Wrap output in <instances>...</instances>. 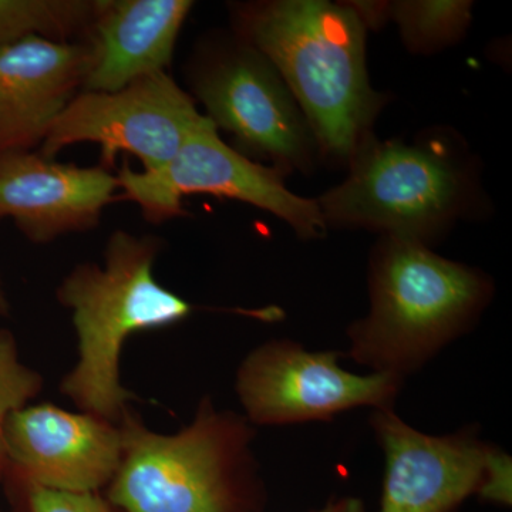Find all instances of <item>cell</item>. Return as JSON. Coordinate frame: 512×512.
Returning <instances> with one entry per match:
<instances>
[{"instance_id": "obj_16", "label": "cell", "mask_w": 512, "mask_h": 512, "mask_svg": "<svg viewBox=\"0 0 512 512\" xmlns=\"http://www.w3.org/2000/svg\"><path fill=\"white\" fill-rule=\"evenodd\" d=\"M470 0H390V22L413 55H433L457 45L473 22Z\"/></svg>"}, {"instance_id": "obj_5", "label": "cell", "mask_w": 512, "mask_h": 512, "mask_svg": "<svg viewBox=\"0 0 512 512\" xmlns=\"http://www.w3.org/2000/svg\"><path fill=\"white\" fill-rule=\"evenodd\" d=\"M120 466L104 494L124 512H262L265 483L244 414L202 397L174 434L148 429L133 409L117 424Z\"/></svg>"}, {"instance_id": "obj_20", "label": "cell", "mask_w": 512, "mask_h": 512, "mask_svg": "<svg viewBox=\"0 0 512 512\" xmlns=\"http://www.w3.org/2000/svg\"><path fill=\"white\" fill-rule=\"evenodd\" d=\"M316 512H366L362 500L355 497L339 498Z\"/></svg>"}, {"instance_id": "obj_4", "label": "cell", "mask_w": 512, "mask_h": 512, "mask_svg": "<svg viewBox=\"0 0 512 512\" xmlns=\"http://www.w3.org/2000/svg\"><path fill=\"white\" fill-rule=\"evenodd\" d=\"M346 168L348 177L316 198L328 228H362L431 248L485 211L477 158L448 128L412 141L372 137Z\"/></svg>"}, {"instance_id": "obj_18", "label": "cell", "mask_w": 512, "mask_h": 512, "mask_svg": "<svg viewBox=\"0 0 512 512\" xmlns=\"http://www.w3.org/2000/svg\"><path fill=\"white\" fill-rule=\"evenodd\" d=\"M10 478V501L15 512H124L104 493H72L49 490Z\"/></svg>"}, {"instance_id": "obj_2", "label": "cell", "mask_w": 512, "mask_h": 512, "mask_svg": "<svg viewBox=\"0 0 512 512\" xmlns=\"http://www.w3.org/2000/svg\"><path fill=\"white\" fill-rule=\"evenodd\" d=\"M163 249L156 237L117 229L104 248L103 264L74 266L57 288V301L72 312L77 362L60 390L80 412L119 424L137 394L123 386L121 352L130 336L171 328L198 311L237 313L261 322H278V306L261 309L202 308L165 288L154 275Z\"/></svg>"}, {"instance_id": "obj_21", "label": "cell", "mask_w": 512, "mask_h": 512, "mask_svg": "<svg viewBox=\"0 0 512 512\" xmlns=\"http://www.w3.org/2000/svg\"><path fill=\"white\" fill-rule=\"evenodd\" d=\"M9 301L6 298L5 289H3L2 281H0V316L8 315Z\"/></svg>"}, {"instance_id": "obj_9", "label": "cell", "mask_w": 512, "mask_h": 512, "mask_svg": "<svg viewBox=\"0 0 512 512\" xmlns=\"http://www.w3.org/2000/svg\"><path fill=\"white\" fill-rule=\"evenodd\" d=\"M336 350H308L272 339L245 356L235 390L252 426L328 421L350 410L392 409L406 380L383 373L357 375L340 366Z\"/></svg>"}, {"instance_id": "obj_6", "label": "cell", "mask_w": 512, "mask_h": 512, "mask_svg": "<svg viewBox=\"0 0 512 512\" xmlns=\"http://www.w3.org/2000/svg\"><path fill=\"white\" fill-rule=\"evenodd\" d=\"M192 99L232 138L235 150L286 175L312 174L322 161L308 120L281 74L237 33L210 35L188 63Z\"/></svg>"}, {"instance_id": "obj_11", "label": "cell", "mask_w": 512, "mask_h": 512, "mask_svg": "<svg viewBox=\"0 0 512 512\" xmlns=\"http://www.w3.org/2000/svg\"><path fill=\"white\" fill-rule=\"evenodd\" d=\"M9 470L49 490L104 493L121 460L117 424L56 404H26L5 426Z\"/></svg>"}, {"instance_id": "obj_3", "label": "cell", "mask_w": 512, "mask_h": 512, "mask_svg": "<svg viewBox=\"0 0 512 512\" xmlns=\"http://www.w3.org/2000/svg\"><path fill=\"white\" fill-rule=\"evenodd\" d=\"M369 311L350 323L348 357L406 380L476 328L495 295L483 269L380 235L369 255Z\"/></svg>"}, {"instance_id": "obj_8", "label": "cell", "mask_w": 512, "mask_h": 512, "mask_svg": "<svg viewBox=\"0 0 512 512\" xmlns=\"http://www.w3.org/2000/svg\"><path fill=\"white\" fill-rule=\"evenodd\" d=\"M369 423L384 456L379 512H454L473 495L511 504V458L477 429L433 436L394 407L372 410Z\"/></svg>"}, {"instance_id": "obj_22", "label": "cell", "mask_w": 512, "mask_h": 512, "mask_svg": "<svg viewBox=\"0 0 512 512\" xmlns=\"http://www.w3.org/2000/svg\"><path fill=\"white\" fill-rule=\"evenodd\" d=\"M0 512H3L2 510H0Z\"/></svg>"}, {"instance_id": "obj_12", "label": "cell", "mask_w": 512, "mask_h": 512, "mask_svg": "<svg viewBox=\"0 0 512 512\" xmlns=\"http://www.w3.org/2000/svg\"><path fill=\"white\" fill-rule=\"evenodd\" d=\"M120 190L103 167H77L30 151L0 153V220L12 218L33 244L86 232Z\"/></svg>"}, {"instance_id": "obj_14", "label": "cell", "mask_w": 512, "mask_h": 512, "mask_svg": "<svg viewBox=\"0 0 512 512\" xmlns=\"http://www.w3.org/2000/svg\"><path fill=\"white\" fill-rule=\"evenodd\" d=\"M192 8L191 0H96L82 92H117L165 73Z\"/></svg>"}, {"instance_id": "obj_10", "label": "cell", "mask_w": 512, "mask_h": 512, "mask_svg": "<svg viewBox=\"0 0 512 512\" xmlns=\"http://www.w3.org/2000/svg\"><path fill=\"white\" fill-rule=\"evenodd\" d=\"M204 120L190 93L167 72L158 73L117 92L77 94L50 128L39 154L55 160L63 148L93 143L100 147V167L106 170L119 154H130L143 164V173H156Z\"/></svg>"}, {"instance_id": "obj_15", "label": "cell", "mask_w": 512, "mask_h": 512, "mask_svg": "<svg viewBox=\"0 0 512 512\" xmlns=\"http://www.w3.org/2000/svg\"><path fill=\"white\" fill-rule=\"evenodd\" d=\"M94 9L96 0H0V47L28 37L80 42Z\"/></svg>"}, {"instance_id": "obj_7", "label": "cell", "mask_w": 512, "mask_h": 512, "mask_svg": "<svg viewBox=\"0 0 512 512\" xmlns=\"http://www.w3.org/2000/svg\"><path fill=\"white\" fill-rule=\"evenodd\" d=\"M116 175L119 198L137 204L153 224L184 215L185 195L210 194L269 212L306 241L325 237L329 229L318 201L289 190L285 184L288 175L278 168L251 160L228 146L207 117L185 138L163 170L134 171L124 161Z\"/></svg>"}, {"instance_id": "obj_19", "label": "cell", "mask_w": 512, "mask_h": 512, "mask_svg": "<svg viewBox=\"0 0 512 512\" xmlns=\"http://www.w3.org/2000/svg\"><path fill=\"white\" fill-rule=\"evenodd\" d=\"M345 3L367 32L383 29L390 22V0H353Z\"/></svg>"}, {"instance_id": "obj_13", "label": "cell", "mask_w": 512, "mask_h": 512, "mask_svg": "<svg viewBox=\"0 0 512 512\" xmlns=\"http://www.w3.org/2000/svg\"><path fill=\"white\" fill-rule=\"evenodd\" d=\"M90 47L28 37L0 47V153L30 151L83 89Z\"/></svg>"}, {"instance_id": "obj_17", "label": "cell", "mask_w": 512, "mask_h": 512, "mask_svg": "<svg viewBox=\"0 0 512 512\" xmlns=\"http://www.w3.org/2000/svg\"><path fill=\"white\" fill-rule=\"evenodd\" d=\"M43 377L23 363L18 342L9 330H0V481L9 470L5 426L10 414L39 396Z\"/></svg>"}, {"instance_id": "obj_1", "label": "cell", "mask_w": 512, "mask_h": 512, "mask_svg": "<svg viewBox=\"0 0 512 512\" xmlns=\"http://www.w3.org/2000/svg\"><path fill=\"white\" fill-rule=\"evenodd\" d=\"M232 32L269 60L308 120L323 161L348 167L370 138L387 94L367 70V30L345 2L232 3Z\"/></svg>"}]
</instances>
